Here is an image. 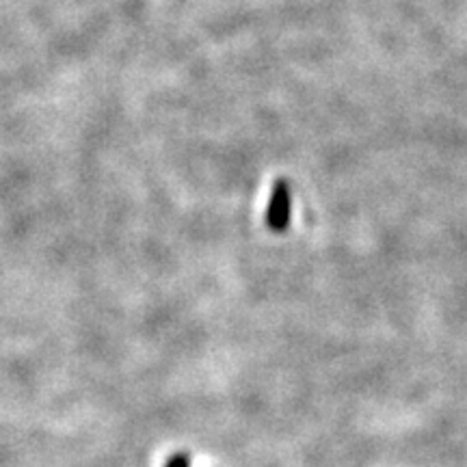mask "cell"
<instances>
[{
  "label": "cell",
  "mask_w": 467,
  "mask_h": 467,
  "mask_svg": "<svg viewBox=\"0 0 467 467\" xmlns=\"http://www.w3.org/2000/svg\"><path fill=\"white\" fill-rule=\"evenodd\" d=\"M266 221H269L272 232H283L288 227V221H291V197H288V188L283 182H277L275 188H272Z\"/></svg>",
  "instance_id": "1"
},
{
  "label": "cell",
  "mask_w": 467,
  "mask_h": 467,
  "mask_svg": "<svg viewBox=\"0 0 467 467\" xmlns=\"http://www.w3.org/2000/svg\"><path fill=\"white\" fill-rule=\"evenodd\" d=\"M165 467H191V457L186 453H176L167 459Z\"/></svg>",
  "instance_id": "2"
}]
</instances>
